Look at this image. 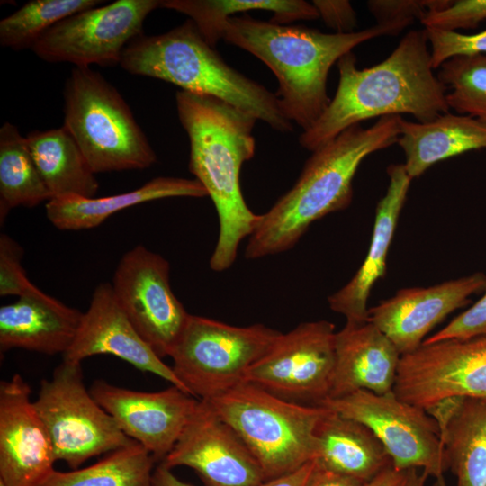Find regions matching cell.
Returning a JSON list of instances; mask_svg holds the SVG:
<instances>
[{"instance_id": "obj_43", "label": "cell", "mask_w": 486, "mask_h": 486, "mask_svg": "<svg viewBox=\"0 0 486 486\" xmlns=\"http://www.w3.org/2000/svg\"><path fill=\"white\" fill-rule=\"evenodd\" d=\"M428 474L417 468H411L407 471L406 477L400 486H425Z\"/></svg>"}, {"instance_id": "obj_5", "label": "cell", "mask_w": 486, "mask_h": 486, "mask_svg": "<svg viewBox=\"0 0 486 486\" xmlns=\"http://www.w3.org/2000/svg\"><path fill=\"white\" fill-rule=\"evenodd\" d=\"M120 66L131 75L216 97L282 133L293 130L275 94L229 66L190 19L167 32L135 38L123 50Z\"/></svg>"}, {"instance_id": "obj_38", "label": "cell", "mask_w": 486, "mask_h": 486, "mask_svg": "<svg viewBox=\"0 0 486 486\" xmlns=\"http://www.w3.org/2000/svg\"><path fill=\"white\" fill-rule=\"evenodd\" d=\"M320 18L336 33L353 32L356 26V13L346 0H314Z\"/></svg>"}, {"instance_id": "obj_21", "label": "cell", "mask_w": 486, "mask_h": 486, "mask_svg": "<svg viewBox=\"0 0 486 486\" xmlns=\"http://www.w3.org/2000/svg\"><path fill=\"white\" fill-rule=\"evenodd\" d=\"M82 316L32 284L17 301L0 307L1 351L22 348L64 355L76 337Z\"/></svg>"}, {"instance_id": "obj_28", "label": "cell", "mask_w": 486, "mask_h": 486, "mask_svg": "<svg viewBox=\"0 0 486 486\" xmlns=\"http://www.w3.org/2000/svg\"><path fill=\"white\" fill-rule=\"evenodd\" d=\"M159 7L187 15L212 48L223 39L229 18L238 13L273 12L270 22L277 24L320 18L314 4L303 0H163Z\"/></svg>"}, {"instance_id": "obj_45", "label": "cell", "mask_w": 486, "mask_h": 486, "mask_svg": "<svg viewBox=\"0 0 486 486\" xmlns=\"http://www.w3.org/2000/svg\"><path fill=\"white\" fill-rule=\"evenodd\" d=\"M0 486H6L4 482H0Z\"/></svg>"}, {"instance_id": "obj_27", "label": "cell", "mask_w": 486, "mask_h": 486, "mask_svg": "<svg viewBox=\"0 0 486 486\" xmlns=\"http://www.w3.org/2000/svg\"><path fill=\"white\" fill-rule=\"evenodd\" d=\"M439 430L457 486H486V400L465 397Z\"/></svg>"}, {"instance_id": "obj_18", "label": "cell", "mask_w": 486, "mask_h": 486, "mask_svg": "<svg viewBox=\"0 0 486 486\" xmlns=\"http://www.w3.org/2000/svg\"><path fill=\"white\" fill-rule=\"evenodd\" d=\"M486 290L482 272L429 287L404 288L368 310V320L384 333L401 356L412 353L426 335L470 296Z\"/></svg>"}, {"instance_id": "obj_2", "label": "cell", "mask_w": 486, "mask_h": 486, "mask_svg": "<svg viewBox=\"0 0 486 486\" xmlns=\"http://www.w3.org/2000/svg\"><path fill=\"white\" fill-rule=\"evenodd\" d=\"M179 121L190 143L189 170L206 189L219 218V236L210 259L213 271L230 268L242 239L255 230L259 215L247 205L239 183L242 165L255 155L257 121L216 97L179 90Z\"/></svg>"}, {"instance_id": "obj_40", "label": "cell", "mask_w": 486, "mask_h": 486, "mask_svg": "<svg viewBox=\"0 0 486 486\" xmlns=\"http://www.w3.org/2000/svg\"><path fill=\"white\" fill-rule=\"evenodd\" d=\"M366 482L361 480L321 468L316 463L309 486H364Z\"/></svg>"}, {"instance_id": "obj_24", "label": "cell", "mask_w": 486, "mask_h": 486, "mask_svg": "<svg viewBox=\"0 0 486 486\" xmlns=\"http://www.w3.org/2000/svg\"><path fill=\"white\" fill-rule=\"evenodd\" d=\"M411 179L437 162L467 151L486 148V126L468 115L446 112L428 122L403 118L397 141Z\"/></svg>"}, {"instance_id": "obj_10", "label": "cell", "mask_w": 486, "mask_h": 486, "mask_svg": "<svg viewBox=\"0 0 486 486\" xmlns=\"http://www.w3.org/2000/svg\"><path fill=\"white\" fill-rule=\"evenodd\" d=\"M320 406L368 427L383 445L394 468H421L437 478L449 470L439 428L425 409L406 402L392 392L376 394L358 390Z\"/></svg>"}, {"instance_id": "obj_37", "label": "cell", "mask_w": 486, "mask_h": 486, "mask_svg": "<svg viewBox=\"0 0 486 486\" xmlns=\"http://www.w3.org/2000/svg\"><path fill=\"white\" fill-rule=\"evenodd\" d=\"M486 335V290L472 307L452 320L446 327L424 339L432 344L447 339H468Z\"/></svg>"}, {"instance_id": "obj_15", "label": "cell", "mask_w": 486, "mask_h": 486, "mask_svg": "<svg viewBox=\"0 0 486 486\" xmlns=\"http://www.w3.org/2000/svg\"><path fill=\"white\" fill-rule=\"evenodd\" d=\"M194 470L206 486H256L266 481L257 460L207 400H199L177 442L162 462Z\"/></svg>"}, {"instance_id": "obj_32", "label": "cell", "mask_w": 486, "mask_h": 486, "mask_svg": "<svg viewBox=\"0 0 486 486\" xmlns=\"http://www.w3.org/2000/svg\"><path fill=\"white\" fill-rule=\"evenodd\" d=\"M437 76L447 88L449 109L486 126V54L451 58L440 66Z\"/></svg>"}, {"instance_id": "obj_12", "label": "cell", "mask_w": 486, "mask_h": 486, "mask_svg": "<svg viewBox=\"0 0 486 486\" xmlns=\"http://www.w3.org/2000/svg\"><path fill=\"white\" fill-rule=\"evenodd\" d=\"M335 338L333 323L302 322L282 333L248 369L244 381L289 401L320 406L329 396Z\"/></svg>"}, {"instance_id": "obj_9", "label": "cell", "mask_w": 486, "mask_h": 486, "mask_svg": "<svg viewBox=\"0 0 486 486\" xmlns=\"http://www.w3.org/2000/svg\"><path fill=\"white\" fill-rule=\"evenodd\" d=\"M33 403L50 435L56 460L72 469L136 442L86 389L79 362L63 359L51 377L40 382Z\"/></svg>"}, {"instance_id": "obj_13", "label": "cell", "mask_w": 486, "mask_h": 486, "mask_svg": "<svg viewBox=\"0 0 486 486\" xmlns=\"http://www.w3.org/2000/svg\"><path fill=\"white\" fill-rule=\"evenodd\" d=\"M111 285L140 337L160 358L170 356L190 314L172 291L168 261L139 245L122 256Z\"/></svg>"}, {"instance_id": "obj_31", "label": "cell", "mask_w": 486, "mask_h": 486, "mask_svg": "<svg viewBox=\"0 0 486 486\" xmlns=\"http://www.w3.org/2000/svg\"><path fill=\"white\" fill-rule=\"evenodd\" d=\"M98 0H33L0 22V44L14 50L32 49L63 19L103 4Z\"/></svg>"}, {"instance_id": "obj_16", "label": "cell", "mask_w": 486, "mask_h": 486, "mask_svg": "<svg viewBox=\"0 0 486 486\" xmlns=\"http://www.w3.org/2000/svg\"><path fill=\"white\" fill-rule=\"evenodd\" d=\"M89 391L126 436L161 462L177 442L199 402L173 384L147 392L96 380Z\"/></svg>"}, {"instance_id": "obj_44", "label": "cell", "mask_w": 486, "mask_h": 486, "mask_svg": "<svg viewBox=\"0 0 486 486\" xmlns=\"http://www.w3.org/2000/svg\"><path fill=\"white\" fill-rule=\"evenodd\" d=\"M433 486H447L444 475L436 478V482Z\"/></svg>"}, {"instance_id": "obj_3", "label": "cell", "mask_w": 486, "mask_h": 486, "mask_svg": "<svg viewBox=\"0 0 486 486\" xmlns=\"http://www.w3.org/2000/svg\"><path fill=\"white\" fill-rule=\"evenodd\" d=\"M408 26L405 22L376 23L350 33H324L244 14L229 18L222 40L248 51L269 68L278 81L275 95L284 113L303 131L329 104L327 80L331 67L361 43L398 35Z\"/></svg>"}, {"instance_id": "obj_26", "label": "cell", "mask_w": 486, "mask_h": 486, "mask_svg": "<svg viewBox=\"0 0 486 486\" xmlns=\"http://www.w3.org/2000/svg\"><path fill=\"white\" fill-rule=\"evenodd\" d=\"M25 138L52 199L95 196L99 189L95 173L64 126L48 130H33Z\"/></svg>"}, {"instance_id": "obj_25", "label": "cell", "mask_w": 486, "mask_h": 486, "mask_svg": "<svg viewBox=\"0 0 486 486\" xmlns=\"http://www.w3.org/2000/svg\"><path fill=\"white\" fill-rule=\"evenodd\" d=\"M208 196L196 179L159 176L138 189L111 196L86 198L64 196L46 203V216L61 230H88L102 224L114 213L146 202L170 197Z\"/></svg>"}, {"instance_id": "obj_30", "label": "cell", "mask_w": 486, "mask_h": 486, "mask_svg": "<svg viewBox=\"0 0 486 486\" xmlns=\"http://www.w3.org/2000/svg\"><path fill=\"white\" fill-rule=\"evenodd\" d=\"M155 462L135 442L90 466L69 472L55 470L41 486H150Z\"/></svg>"}, {"instance_id": "obj_41", "label": "cell", "mask_w": 486, "mask_h": 486, "mask_svg": "<svg viewBox=\"0 0 486 486\" xmlns=\"http://www.w3.org/2000/svg\"><path fill=\"white\" fill-rule=\"evenodd\" d=\"M407 471L398 470L392 464L366 482L364 486H400L406 477Z\"/></svg>"}, {"instance_id": "obj_36", "label": "cell", "mask_w": 486, "mask_h": 486, "mask_svg": "<svg viewBox=\"0 0 486 486\" xmlns=\"http://www.w3.org/2000/svg\"><path fill=\"white\" fill-rule=\"evenodd\" d=\"M23 250L6 234L0 236V295L24 293L33 284L22 266Z\"/></svg>"}, {"instance_id": "obj_29", "label": "cell", "mask_w": 486, "mask_h": 486, "mask_svg": "<svg viewBox=\"0 0 486 486\" xmlns=\"http://www.w3.org/2000/svg\"><path fill=\"white\" fill-rule=\"evenodd\" d=\"M47 188L18 128L5 122L0 128V221L16 207L49 202Z\"/></svg>"}, {"instance_id": "obj_7", "label": "cell", "mask_w": 486, "mask_h": 486, "mask_svg": "<svg viewBox=\"0 0 486 486\" xmlns=\"http://www.w3.org/2000/svg\"><path fill=\"white\" fill-rule=\"evenodd\" d=\"M63 95V126L95 174L143 170L157 162L128 104L99 72L73 68Z\"/></svg>"}, {"instance_id": "obj_35", "label": "cell", "mask_w": 486, "mask_h": 486, "mask_svg": "<svg viewBox=\"0 0 486 486\" xmlns=\"http://www.w3.org/2000/svg\"><path fill=\"white\" fill-rule=\"evenodd\" d=\"M486 20V0H457L437 12L428 14L420 22L425 28L444 32L474 29Z\"/></svg>"}, {"instance_id": "obj_17", "label": "cell", "mask_w": 486, "mask_h": 486, "mask_svg": "<svg viewBox=\"0 0 486 486\" xmlns=\"http://www.w3.org/2000/svg\"><path fill=\"white\" fill-rule=\"evenodd\" d=\"M31 387L19 374L0 382V482L6 486H41L57 461Z\"/></svg>"}, {"instance_id": "obj_11", "label": "cell", "mask_w": 486, "mask_h": 486, "mask_svg": "<svg viewBox=\"0 0 486 486\" xmlns=\"http://www.w3.org/2000/svg\"><path fill=\"white\" fill-rule=\"evenodd\" d=\"M157 0H117L70 15L45 32L32 47L50 63L76 68L120 64L127 45L142 34L147 16L159 7Z\"/></svg>"}, {"instance_id": "obj_39", "label": "cell", "mask_w": 486, "mask_h": 486, "mask_svg": "<svg viewBox=\"0 0 486 486\" xmlns=\"http://www.w3.org/2000/svg\"><path fill=\"white\" fill-rule=\"evenodd\" d=\"M315 467L316 462L311 460L289 473L265 481L256 486H309Z\"/></svg>"}, {"instance_id": "obj_6", "label": "cell", "mask_w": 486, "mask_h": 486, "mask_svg": "<svg viewBox=\"0 0 486 486\" xmlns=\"http://www.w3.org/2000/svg\"><path fill=\"white\" fill-rule=\"evenodd\" d=\"M207 401L243 440L266 481L316 458L315 431L328 408L289 401L245 381Z\"/></svg>"}, {"instance_id": "obj_20", "label": "cell", "mask_w": 486, "mask_h": 486, "mask_svg": "<svg viewBox=\"0 0 486 486\" xmlns=\"http://www.w3.org/2000/svg\"><path fill=\"white\" fill-rule=\"evenodd\" d=\"M401 355L391 339L369 320L347 322L336 332L335 365L329 396L358 390L392 392Z\"/></svg>"}, {"instance_id": "obj_42", "label": "cell", "mask_w": 486, "mask_h": 486, "mask_svg": "<svg viewBox=\"0 0 486 486\" xmlns=\"http://www.w3.org/2000/svg\"><path fill=\"white\" fill-rule=\"evenodd\" d=\"M150 486H194L189 484L178 477H176L172 469L165 466L160 463L152 473Z\"/></svg>"}, {"instance_id": "obj_33", "label": "cell", "mask_w": 486, "mask_h": 486, "mask_svg": "<svg viewBox=\"0 0 486 486\" xmlns=\"http://www.w3.org/2000/svg\"><path fill=\"white\" fill-rule=\"evenodd\" d=\"M430 45L431 63L434 69L451 58L472 54H486V29L473 34L444 32L425 28Z\"/></svg>"}, {"instance_id": "obj_19", "label": "cell", "mask_w": 486, "mask_h": 486, "mask_svg": "<svg viewBox=\"0 0 486 486\" xmlns=\"http://www.w3.org/2000/svg\"><path fill=\"white\" fill-rule=\"evenodd\" d=\"M101 354L117 356L186 392L172 366L163 362L131 324L109 283L100 284L94 289L76 337L63 359L81 363Z\"/></svg>"}, {"instance_id": "obj_4", "label": "cell", "mask_w": 486, "mask_h": 486, "mask_svg": "<svg viewBox=\"0 0 486 486\" xmlns=\"http://www.w3.org/2000/svg\"><path fill=\"white\" fill-rule=\"evenodd\" d=\"M401 119L384 116L368 128L351 126L313 150L293 187L260 214L246 258L287 251L314 221L348 207L359 166L369 155L397 143Z\"/></svg>"}, {"instance_id": "obj_8", "label": "cell", "mask_w": 486, "mask_h": 486, "mask_svg": "<svg viewBox=\"0 0 486 486\" xmlns=\"http://www.w3.org/2000/svg\"><path fill=\"white\" fill-rule=\"evenodd\" d=\"M282 333L263 324L237 327L190 314L170 356L186 392L210 400L244 381Z\"/></svg>"}, {"instance_id": "obj_34", "label": "cell", "mask_w": 486, "mask_h": 486, "mask_svg": "<svg viewBox=\"0 0 486 486\" xmlns=\"http://www.w3.org/2000/svg\"><path fill=\"white\" fill-rule=\"evenodd\" d=\"M452 0H370L367 7L377 23L405 22L412 24L421 21L428 14L441 11Z\"/></svg>"}, {"instance_id": "obj_1", "label": "cell", "mask_w": 486, "mask_h": 486, "mask_svg": "<svg viewBox=\"0 0 486 486\" xmlns=\"http://www.w3.org/2000/svg\"><path fill=\"white\" fill-rule=\"evenodd\" d=\"M426 30L406 33L382 61L359 69L352 51L338 61L335 95L319 120L299 137L310 151L346 129L373 118L410 114L428 122L450 112L447 88L434 73Z\"/></svg>"}, {"instance_id": "obj_22", "label": "cell", "mask_w": 486, "mask_h": 486, "mask_svg": "<svg viewBox=\"0 0 486 486\" xmlns=\"http://www.w3.org/2000/svg\"><path fill=\"white\" fill-rule=\"evenodd\" d=\"M387 174L389 184L376 207L366 256L353 278L328 298L329 308L345 316L347 322L368 320V298L376 281L385 274L387 254L412 180L404 164H391Z\"/></svg>"}, {"instance_id": "obj_23", "label": "cell", "mask_w": 486, "mask_h": 486, "mask_svg": "<svg viewBox=\"0 0 486 486\" xmlns=\"http://www.w3.org/2000/svg\"><path fill=\"white\" fill-rule=\"evenodd\" d=\"M315 435L317 464L324 469L368 482L392 464L386 449L363 423L328 409Z\"/></svg>"}, {"instance_id": "obj_14", "label": "cell", "mask_w": 486, "mask_h": 486, "mask_svg": "<svg viewBox=\"0 0 486 486\" xmlns=\"http://www.w3.org/2000/svg\"><path fill=\"white\" fill-rule=\"evenodd\" d=\"M392 391L423 409L452 396L486 400V335L422 344L401 356Z\"/></svg>"}]
</instances>
